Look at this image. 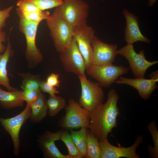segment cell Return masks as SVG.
Wrapping results in <instances>:
<instances>
[{"instance_id":"cell-1","label":"cell","mask_w":158,"mask_h":158,"mask_svg":"<svg viewBox=\"0 0 158 158\" xmlns=\"http://www.w3.org/2000/svg\"><path fill=\"white\" fill-rule=\"evenodd\" d=\"M105 103L99 104L90 111L88 128L99 141L107 138L112 129L117 127L116 119L119 113L117 103L119 97L114 89L109 91Z\"/></svg>"},{"instance_id":"cell-2","label":"cell","mask_w":158,"mask_h":158,"mask_svg":"<svg viewBox=\"0 0 158 158\" xmlns=\"http://www.w3.org/2000/svg\"><path fill=\"white\" fill-rule=\"evenodd\" d=\"M16 12L19 18V29L25 36L26 48L25 56L30 69L35 68L43 61L44 57L36 44V36L39 24L27 19L17 8Z\"/></svg>"},{"instance_id":"cell-3","label":"cell","mask_w":158,"mask_h":158,"mask_svg":"<svg viewBox=\"0 0 158 158\" xmlns=\"http://www.w3.org/2000/svg\"><path fill=\"white\" fill-rule=\"evenodd\" d=\"M46 20L54 47L59 53L71 44L73 38L74 29L66 20L61 18L56 7Z\"/></svg>"},{"instance_id":"cell-4","label":"cell","mask_w":158,"mask_h":158,"mask_svg":"<svg viewBox=\"0 0 158 158\" xmlns=\"http://www.w3.org/2000/svg\"><path fill=\"white\" fill-rule=\"evenodd\" d=\"M65 115L58 121V125L63 130H70L82 127L88 128L90 112L73 98L70 99L64 108Z\"/></svg>"},{"instance_id":"cell-5","label":"cell","mask_w":158,"mask_h":158,"mask_svg":"<svg viewBox=\"0 0 158 158\" xmlns=\"http://www.w3.org/2000/svg\"><path fill=\"white\" fill-rule=\"evenodd\" d=\"M62 18L66 20L74 29L87 24L90 6L83 0H63L56 7Z\"/></svg>"},{"instance_id":"cell-6","label":"cell","mask_w":158,"mask_h":158,"mask_svg":"<svg viewBox=\"0 0 158 158\" xmlns=\"http://www.w3.org/2000/svg\"><path fill=\"white\" fill-rule=\"evenodd\" d=\"M129 70L128 67L113 64L102 66L91 64L86 68L85 72L101 87L109 88L120 76L127 74Z\"/></svg>"},{"instance_id":"cell-7","label":"cell","mask_w":158,"mask_h":158,"mask_svg":"<svg viewBox=\"0 0 158 158\" xmlns=\"http://www.w3.org/2000/svg\"><path fill=\"white\" fill-rule=\"evenodd\" d=\"M78 76L81 89L78 103L90 112L104 101L105 97L103 91L97 82L91 81L86 77Z\"/></svg>"},{"instance_id":"cell-8","label":"cell","mask_w":158,"mask_h":158,"mask_svg":"<svg viewBox=\"0 0 158 158\" xmlns=\"http://www.w3.org/2000/svg\"><path fill=\"white\" fill-rule=\"evenodd\" d=\"M59 58L66 72L86 77L85 61L74 38L69 46L59 52Z\"/></svg>"},{"instance_id":"cell-9","label":"cell","mask_w":158,"mask_h":158,"mask_svg":"<svg viewBox=\"0 0 158 158\" xmlns=\"http://www.w3.org/2000/svg\"><path fill=\"white\" fill-rule=\"evenodd\" d=\"M145 51L139 53L135 50L133 44H127L118 51V54L125 57L128 62L129 68L135 78H144L147 69L158 63V61L150 62L147 60Z\"/></svg>"},{"instance_id":"cell-10","label":"cell","mask_w":158,"mask_h":158,"mask_svg":"<svg viewBox=\"0 0 158 158\" xmlns=\"http://www.w3.org/2000/svg\"><path fill=\"white\" fill-rule=\"evenodd\" d=\"M31 114L30 104H27L24 110L20 114L11 118H3L0 117V123L10 135L13 145V153L18 155L20 152V140L19 134L21 128L30 118Z\"/></svg>"},{"instance_id":"cell-11","label":"cell","mask_w":158,"mask_h":158,"mask_svg":"<svg viewBox=\"0 0 158 158\" xmlns=\"http://www.w3.org/2000/svg\"><path fill=\"white\" fill-rule=\"evenodd\" d=\"M73 35L85 60L87 68L92 64V42L95 30L87 24L75 28Z\"/></svg>"},{"instance_id":"cell-12","label":"cell","mask_w":158,"mask_h":158,"mask_svg":"<svg viewBox=\"0 0 158 158\" xmlns=\"http://www.w3.org/2000/svg\"><path fill=\"white\" fill-rule=\"evenodd\" d=\"M92 64L102 66L112 64L118 54L117 46L104 43L96 36L92 42Z\"/></svg>"},{"instance_id":"cell-13","label":"cell","mask_w":158,"mask_h":158,"mask_svg":"<svg viewBox=\"0 0 158 158\" xmlns=\"http://www.w3.org/2000/svg\"><path fill=\"white\" fill-rule=\"evenodd\" d=\"M143 136L140 135L134 144L128 147H117L111 144L108 138L99 141L101 150V158H140L136 150L143 141Z\"/></svg>"},{"instance_id":"cell-14","label":"cell","mask_w":158,"mask_h":158,"mask_svg":"<svg viewBox=\"0 0 158 158\" xmlns=\"http://www.w3.org/2000/svg\"><path fill=\"white\" fill-rule=\"evenodd\" d=\"M63 129L54 132L47 130L40 135L37 141L39 146L46 158H73L71 157L62 154L55 144V141L60 140Z\"/></svg>"},{"instance_id":"cell-15","label":"cell","mask_w":158,"mask_h":158,"mask_svg":"<svg viewBox=\"0 0 158 158\" xmlns=\"http://www.w3.org/2000/svg\"><path fill=\"white\" fill-rule=\"evenodd\" d=\"M158 80L145 79L144 78H129L120 76L115 82L117 84H124L130 85L136 89L140 96L145 100L150 97L158 86L156 83Z\"/></svg>"},{"instance_id":"cell-16","label":"cell","mask_w":158,"mask_h":158,"mask_svg":"<svg viewBox=\"0 0 158 158\" xmlns=\"http://www.w3.org/2000/svg\"><path fill=\"white\" fill-rule=\"evenodd\" d=\"M126 21L125 30L124 38L127 44H133L138 41L150 43V40L141 33L137 16L125 9L123 11Z\"/></svg>"},{"instance_id":"cell-17","label":"cell","mask_w":158,"mask_h":158,"mask_svg":"<svg viewBox=\"0 0 158 158\" xmlns=\"http://www.w3.org/2000/svg\"><path fill=\"white\" fill-rule=\"evenodd\" d=\"M7 40V44L4 52L3 54L0 53V85L4 86L9 91H13L18 89L13 87L10 84L6 66L10 59L13 56L14 51L12 48L9 37Z\"/></svg>"},{"instance_id":"cell-18","label":"cell","mask_w":158,"mask_h":158,"mask_svg":"<svg viewBox=\"0 0 158 158\" xmlns=\"http://www.w3.org/2000/svg\"><path fill=\"white\" fill-rule=\"evenodd\" d=\"M23 90L18 89L6 91L3 90L0 85V105L7 109H10L23 106Z\"/></svg>"},{"instance_id":"cell-19","label":"cell","mask_w":158,"mask_h":158,"mask_svg":"<svg viewBox=\"0 0 158 158\" xmlns=\"http://www.w3.org/2000/svg\"><path fill=\"white\" fill-rule=\"evenodd\" d=\"M30 105L31 121L35 123L40 122L46 116L48 113V108L45 95L41 92L37 99Z\"/></svg>"},{"instance_id":"cell-20","label":"cell","mask_w":158,"mask_h":158,"mask_svg":"<svg viewBox=\"0 0 158 158\" xmlns=\"http://www.w3.org/2000/svg\"><path fill=\"white\" fill-rule=\"evenodd\" d=\"M78 131L70 130V134L74 144L83 157L85 158L87 153V132L88 128L82 127Z\"/></svg>"},{"instance_id":"cell-21","label":"cell","mask_w":158,"mask_h":158,"mask_svg":"<svg viewBox=\"0 0 158 158\" xmlns=\"http://www.w3.org/2000/svg\"><path fill=\"white\" fill-rule=\"evenodd\" d=\"M101 152L98 140L94 134L88 128L87 132L86 158H101Z\"/></svg>"},{"instance_id":"cell-22","label":"cell","mask_w":158,"mask_h":158,"mask_svg":"<svg viewBox=\"0 0 158 158\" xmlns=\"http://www.w3.org/2000/svg\"><path fill=\"white\" fill-rule=\"evenodd\" d=\"M22 79L21 87L23 90L29 89L41 92L40 84L42 80L39 75H33L30 73H18Z\"/></svg>"},{"instance_id":"cell-23","label":"cell","mask_w":158,"mask_h":158,"mask_svg":"<svg viewBox=\"0 0 158 158\" xmlns=\"http://www.w3.org/2000/svg\"><path fill=\"white\" fill-rule=\"evenodd\" d=\"M49 115L50 116H56L66 105L65 99L61 96L50 95L47 100Z\"/></svg>"},{"instance_id":"cell-24","label":"cell","mask_w":158,"mask_h":158,"mask_svg":"<svg viewBox=\"0 0 158 158\" xmlns=\"http://www.w3.org/2000/svg\"><path fill=\"white\" fill-rule=\"evenodd\" d=\"M68 131L63 130L60 138V140L64 143L68 149V155L73 158L83 157L73 141Z\"/></svg>"},{"instance_id":"cell-25","label":"cell","mask_w":158,"mask_h":158,"mask_svg":"<svg viewBox=\"0 0 158 158\" xmlns=\"http://www.w3.org/2000/svg\"><path fill=\"white\" fill-rule=\"evenodd\" d=\"M150 132L154 143V147L151 145L147 146V149L150 156L154 158L158 157V129L155 121H152L147 127Z\"/></svg>"},{"instance_id":"cell-26","label":"cell","mask_w":158,"mask_h":158,"mask_svg":"<svg viewBox=\"0 0 158 158\" xmlns=\"http://www.w3.org/2000/svg\"><path fill=\"white\" fill-rule=\"evenodd\" d=\"M32 3L41 9L45 10L56 8L62 4V0H21Z\"/></svg>"},{"instance_id":"cell-27","label":"cell","mask_w":158,"mask_h":158,"mask_svg":"<svg viewBox=\"0 0 158 158\" xmlns=\"http://www.w3.org/2000/svg\"><path fill=\"white\" fill-rule=\"evenodd\" d=\"M22 12L27 19L38 24L42 20H46L50 15L49 11L43 10L31 12Z\"/></svg>"},{"instance_id":"cell-28","label":"cell","mask_w":158,"mask_h":158,"mask_svg":"<svg viewBox=\"0 0 158 158\" xmlns=\"http://www.w3.org/2000/svg\"><path fill=\"white\" fill-rule=\"evenodd\" d=\"M16 6L17 8L22 12H31L42 10L32 3L21 0L17 1Z\"/></svg>"},{"instance_id":"cell-29","label":"cell","mask_w":158,"mask_h":158,"mask_svg":"<svg viewBox=\"0 0 158 158\" xmlns=\"http://www.w3.org/2000/svg\"><path fill=\"white\" fill-rule=\"evenodd\" d=\"M41 92L32 90L26 89L23 90V99L26 102L27 104H31L37 99Z\"/></svg>"},{"instance_id":"cell-30","label":"cell","mask_w":158,"mask_h":158,"mask_svg":"<svg viewBox=\"0 0 158 158\" xmlns=\"http://www.w3.org/2000/svg\"><path fill=\"white\" fill-rule=\"evenodd\" d=\"M13 8L11 5L3 10H0V32L2 31V28L6 26V21L10 16V12Z\"/></svg>"},{"instance_id":"cell-31","label":"cell","mask_w":158,"mask_h":158,"mask_svg":"<svg viewBox=\"0 0 158 158\" xmlns=\"http://www.w3.org/2000/svg\"><path fill=\"white\" fill-rule=\"evenodd\" d=\"M40 89L43 93H47L50 95H55L59 93L56 87L48 84L46 80H42L40 84Z\"/></svg>"},{"instance_id":"cell-32","label":"cell","mask_w":158,"mask_h":158,"mask_svg":"<svg viewBox=\"0 0 158 158\" xmlns=\"http://www.w3.org/2000/svg\"><path fill=\"white\" fill-rule=\"evenodd\" d=\"M59 74L54 73H50L47 77L46 81L50 85L55 87L60 86V81L59 80Z\"/></svg>"},{"instance_id":"cell-33","label":"cell","mask_w":158,"mask_h":158,"mask_svg":"<svg viewBox=\"0 0 158 158\" xmlns=\"http://www.w3.org/2000/svg\"><path fill=\"white\" fill-rule=\"evenodd\" d=\"M7 34L5 32H0V53H3L6 49V46L3 44L2 43L6 42L7 40Z\"/></svg>"},{"instance_id":"cell-34","label":"cell","mask_w":158,"mask_h":158,"mask_svg":"<svg viewBox=\"0 0 158 158\" xmlns=\"http://www.w3.org/2000/svg\"><path fill=\"white\" fill-rule=\"evenodd\" d=\"M151 78L154 80H158V70L152 72L150 75Z\"/></svg>"},{"instance_id":"cell-35","label":"cell","mask_w":158,"mask_h":158,"mask_svg":"<svg viewBox=\"0 0 158 158\" xmlns=\"http://www.w3.org/2000/svg\"><path fill=\"white\" fill-rule=\"evenodd\" d=\"M157 0H149L148 5L150 6H152L155 3Z\"/></svg>"},{"instance_id":"cell-36","label":"cell","mask_w":158,"mask_h":158,"mask_svg":"<svg viewBox=\"0 0 158 158\" xmlns=\"http://www.w3.org/2000/svg\"></svg>"},{"instance_id":"cell-37","label":"cell","mask_w":158,"mask_h":158,"mask_svg":"<svg viewBox=\"0 0 158 158\" xmlns=\"http://www.w3.org/2000/svg\"></svg>"}]
</instances>
